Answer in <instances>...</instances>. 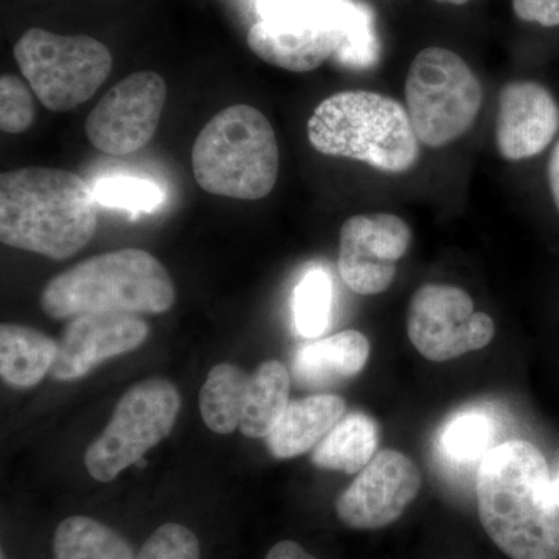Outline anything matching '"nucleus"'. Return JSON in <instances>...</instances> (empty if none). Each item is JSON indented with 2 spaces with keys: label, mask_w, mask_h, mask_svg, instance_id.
Here are the masks:
<instances>
[{
  "label": "nucleus",
  "mask_w": 559,
  "mask_h": 559,
  "mask_svg": "<svg viewBox=\"0 0 559 559\" xmlns=\"http://www.w3.org/2000/svg\"><path fill=\"white\" fill-rule=\"evenodd\" d=\"M543 452L510 440L481 459L477 507L489 539L511 559H559V507Z\"/></svg>",
  "instance_id": "f257e3e1"
},
{
  "label": "nucleus",
  "mask_w": 559,
  "mask_h": 559,
  "mask_svg": "<svg viewBox=\"0 0 559 559\" xmlns=\"http://www.w3.org/2000/svg\"><path fill=\"white\" fill-rule=\"evenodd\" d=\"M91 187L72 171L31 167L0 176V241L10 248L68 260L97 230Z\"/></svg>",
  "instance_id": "f03ea898"
},
{
  "label": "nucleus",
  "mask_w": 559,
  "mask_h": 559,
  "mask_svg": "<svg viewBox=\"0 0 559 559\" xmlns=\"http://www.w3.org/2000/svg\"><path fill=\"white\" fill-rule=\"evenodd\" d=\"M175 285L156 257L121 249L76 263L44 286L40 308L55 320L95 312L162 314L171 310Z\"/></svg>",
  "instance_id": "7ed1b4c3"
},
{
  "label": "nucleus",
  "mask_w": 559,
  "mask_h": 559,
  "mask_svg": "<svg viewBox=\"0 0 559 559\" xmlns=\"http://www.w3.org/2000/svg\"><path fill=\"white\" fill-rule=\"evenodd\" d=\"M308 139L319 153L362 162L389 175L409 171L419 159L407 109L377 92L331 95L308 120Z\"/></svg>",
  "instance_id": "20e7f679"
},
{
  "label": "nucleus",
  "mask_w": 559,
  "mask_h": 559,
  "mask_svg": "<svg viewBox=\"0 0 559 559\" xmlns=\"http://www.w3.org/2000/svg\"><path fill=\"white\" fill-rule=\"evenodd\" d=\"M191 165L198 186L207 193L242 201L266 198L280 168L274 128L252 106L223 109L194 140Z\"/></svg>",
  "instance_id": "39448f33"
},
{
  "label": "nucleus",
  "mask_w": 559,
  "mask_h": 559,
  "mask_svg": "<svg viewBox=\"0 0 559 559\" xmlns=\"http://www.w3.org/2000/svg\"><path fill=\"white\" fill-rule=\"evenodd\" d=\"M404 94L415 134L430 148H441L465 135L484 102L476 73L443 47L419 51L407 73Z\"/></svg>",
  "instance_id": "423d86ee"
},
{
  "label": "nucleus",
  "mask_w": 559,
  "mask_h": 559,
  "mask_svg": "<svg viewBox=\"0 0 559 559\" xmlns=\"http://www.w3.org/2000/svg\"><path fill=\"white\" fill-rule=\"evenodd\" d=\"M14 58L36 98L57 112L90 100L112 70V55L100 40L43 28H31L21 36Z\"/></svg>",
  "instance_id": "0eeeda50"
},
{
  "label": "nucleus",
  "mask_w": 559,
  "mask_h": 559,
  "mask_svg": "<svg viewBox=\"0 0 559 559\" xmlns=\"http://www.w3.org/2000/svg\"><path fill=\"white\" fill-rule=\"evenodd\" d=\"M180 411L176 385L162 378L132 385L100 437L87 448L84 463L95 480L108 484L170 436Z\"/></svg>",
  "instance_id": "6e6552de"
},
{
  "label": "nucleus",
  "mask_w": 559,
  "mask_h": 559,
  "mask_svg": "<svg viewBox=\"0 0 559 559\" xmlns=\"http://www.w3.org/2000/svg\"><path fill=\"white\" fill-rule=\"evenodd\" d=\"M495 331L492 319L474 310L469 294L457 286L429 283L412 297L407 334L419 355L433 362L487 347Z\"/></svg>",
  "instance_id": "1a4fd4ad"
},
{
  "label": "nucleus",
  "mask_w": 559,
  "mask_h": 559,
  "mask_svg": "<svg viewBox=\"0 0 559 559\" xmlns=\"http://www.w3.org/2000/svg\"><path fill=\"white\" fill-rule=\"evenodd\" d=\"M165 102L167 83L159 73H131L87 117L84 131L91 145L110 156H127L145 148L159 127Z\"/></svg>",
  "instance_id": "9d476101"
},
{
  "label": "nucleus",
  "mask_w": 559,
  "mask_h": 559,
  "mask_svg": "<svg viewBox=\"0 0 559 559\" xmlns=\"http://www.w3.org/2000/svg\"><path fill=\"white\" fill-rule=\"evenodd\" d=\"M412 241L406 221L392 213L356 215L345 221L340 238L341 277L353 293L377 296L392 286L396 264Z\"/></svg>",
  "instance_id": "9b49d317"
},
{
  "label": "nucleus",
  "mask_w": 559,
  "mask_h": 559,
  "mask_svg": "<svg viewBox=\"0 0 559 559\" xmlns=\"http://www.w3.org/2000/svg\"><path fill=\"white\" fill-rule=\"evenodd\" d=\"M419 489L421 474L414 460L400 451L382 450L337 498L336 514L348 528H384L400 520Z\"/></svg>",
  "instance_id": "f8f14e48"
},
{
  "label": "nucleus",
  "mask_w": 559,
  "mask_h": 559,
  "mask_svg": "<svg viewBox=\"0 0 559 559\" xmlns=\"http://www.w3.org/2000/svg\"><path fill=\"white\" fill-rule=\"evenodd\" d=\"M148 333L145 320L124 312H95L72 319L58 342L51 377L60 381L86 377L103 360L140 347Z\"/></svg>",
  "instance_id": "ddd939ff"
},
{
  "label": "nucleus",
  "mask_w": 559,
  "mask_h": 559,
  "mask_svg": "<svg viewBox=\"0 0 559 559\" xmlns=\"http://www.w3.org/2000/svg\"><path fill=\"white\" fill-rule=\"evenodd\" d=\"M559 130V106L543 84L513 81L499 95L496 142L500 156L520 162L538 156Z\"/></svg>",
  "instance_id": "4468645a"
},
{
  "label": "nucleus",
  "mask_w": 559,
  "mask_h": 559,
  "mask_svg": "<svg viewBox=\"0 0 559 559\" xmlns=\"http://www.w3.org/2000/svg\"><path fill=\"white\" fill-rule=\"evenodd\" d=\"M344 36L320 20L308 0V11L296 20L259 21L248 33L249 49L267 64L305 73L320 68L344 47Z\"/></svg>",
  "instance_id": "2eb2a0df"
},
{
  "label": "nucleus",
  "mask_w": 559,
  "mask_h": 559,
  "mask_svg": "<svg viewBox=\"0 0 559 559\" xmlns=\"http://www.w3.org/2000/svg\"><path fill=\"white\" fill-rule=\"evenodd\" d=\"M370 342L360 331L347 330L297 349L293 378L301 389L334 388L366 367Z\"/></svg>",
  "instance_id": "dca6fc26"
},
{
  "label": "nucleus",
  "mask_w": 559,
  "mask_h": 559,
  "mask_svg": "<svg viewBox=\"0 0 559 559\" xmlns=\"http://www.w3.org/2000/svg\"><path fill=\"white\" fill-rule=\"evenodd\" d=\"M345 411L347 404L336 395H311L290 401L266 437L271 454L275 459L286 460L314 450L341 421Z\"/></svg>",
  "instance_id": "f3484780"
},
{
  "label": "nucleus",
  "mask_w": 559,
  "mask_h": 559,
  "mask_svg": "<svg viewBox=\"0 0 559 559\" xmlns=\"http://www.w3.org/2000/svg\"><path fill=\"white\" fill-rule=\"evenodd\" d=\"M58 342L31 326H0V377L14 389H32L53 367Z\"/></svg>",
  "instance_id": "a211bd4d"
},
{
  "label": "nucleus",
  "mask_w": 559,
  "mask_h": 559,
  "mask_svg": "<svg viewBox=\"0 0 559 559\" xmlns=\"http://www.w3.org/2000/svg\"><path fill=\"white\" fill-rule=\"evenodd\" d=\"M138 549L112 525L87 514H70L51 535V559H135Z\"/></svg>",
  "instance_id": "6ab92c4d"
},
{
  "label": "nucleus",
  "mask_w": 559,
  "mask_h": 559,
  "mask_svg": "<svg viewBox=\"0 0 559 559\" xmlns=\"http://www.w3.org/2000/svg\"><path fill=\"white\" fill-rule=\"evenodd\" d=\"M378 441V423L362 412H353L312 450L311 462L322 469L360 473L377 454Z\"/></svg>",
  "instance_id": "aec40b11"
},
{
  "label": "nucleus",
  "mask_w": 559,
  "mask_h": 559,
  "mask_svg": "<svg viewBox=\"0 0 559 559\" xmlns=\"http://www.w3.org/2000/svg\"><path fill=\"white\" fill-rule=\"evenodd\" d=\"M290 374L278 360H266L249 377L240 429L248 439H266L289 406Z\"/></svg>",
  "instance_id": "412c9836"
},
{
  "label": "nucleus",
  "mask_w": 559,
  "mask_h": 559,
  "mask_svg": "<svg viewBox=\"0 0 559 559\" xmlns=\"http://www.w3.org/2000/svg\"><path fill=\"white\" fill-rule=\"evenodd\" d=\"M310 7L330 27L344 36V47L336 55L345 64L367 68L378 58V40L367 7L355 0H310Z\"/></svg>",
  "instance_id": "4be33fe9"
},
{
  "label": "nucleus",
  "mask_w": 559,
  "mask_h": 559,
  "mask_svg": "<svg viewBox=\"0 0 559 559\" xmlns=\"http://www.w3.org/2000/svg\"><path fill=\"white\" fill-rule=\"evenodd\" d=\"M249 377L234 364H218L210 370L200 395L202 419L210 430L229 436L240 426Z\"/></svg>",
  "instance_id": "5701e85b"
},
{
  "label": "nucleus",
  "mask_w": 559,
  "mask_h": 559,
  "mask_svg": "<svg viewBox=\"0 0 559 559\" xmlns=\"http://www.w3.org/2000/svg\"><path fill=\"white\" fill-rule=\"evenodd\" d=\"M333 282L320 267L308 271L294 290V325L301 337L314 340L330 325Z\"/></svg>",
  "instance_id": "b1692460"
},
{
  "label": "nucleus",
  "mask_w": 559,
  "mask_h": 559,
  "mask_svg": "<svg viewBox=\"0 0 559 559\" xmlns=\"http://www.w3.org/2000/svg\"><path fill=\"white\" fill-rule=\"evenodd\" d=\"M495 423L480 411H463L454 415L441 430L444 454L457 462H476L492 450Z\"/></svg>",
  "instance_id": "393cba45"
},
{
  "label": "nucleus",
  "mask_w": 559,
  "mask_h": 559,
  "mask_svg": "<svg viewBox=\"0 0 559 559\" xmlns=\"http://www.w3.org/2000/svg\"><path fill=\"white\" fill-rule=\"evenodd\" d=\"M135 559H204V546L190 525L167 521L146 536Z\"/></svg>",
  "instance_id": "a878e982"
},
{
  "label": "nucleus",
  "mask_w": 559,
  "mask_h": 559,
  "mask_svg": "<svg viewBox=\"0 0 559 559\" xmlns=\"http://www.w3.org/2000/svg\"><path fill=\"white\" fill-rule=\"evenodd\" d=\"M95 201L114 209L151 212L164 201L159 187L145 179L109 178L95 186Z\"/></svg>",
  "instance_id": "bb28decb"
},
{
  "label": "nucleus",
  "mask_w": 559,
  "mask_h": 559,
  "mask_svg": "<svg viewBox=\"0 0 559 559\" xmlns=\"http://www.w3.org/2000/svg\"><path fill=\"white\" fill-rule=\"evenodd\" d=\"M35 120L32 91L14 75L0 79V128L7 134H22Z\"/></svg>",
  "instance_id": "cd10ccee"
},
{
  "label": "nucleus",
  "mask_w": 559,
  "mask_h": 559,
  "mask_svg": "<svg viewBox=\"0 0 559 559\" xmlns=\"http://www.w3.org/2000/svg\"><path fill=\"white\" fill-rule=\"evenodd\" d=\"M513 10L520 20L543 25V27H558L559 0H513Z\"/></svg>",
  "instance_id": "c85d7f7f"
},
{
  "label": "nucleus",
  "mask_w": 559,
  "mask_h": 559,
  "mask_svg": "<svg viewBox=\"0 0 559 559\" xmlns=\"http://www.w3.org/2000/svg\"><path fill=\"white\" fill-rule=\"evenodd\" d=\"M257 10L260 21H290L307 13L308 0H257Z\"/></svg>",
  "instance_id": "c756f323"
},
{
  "label": "nucleus",
  "mask_w": 559,
  "mask_h": 559,
  "mask_svg": "<svg viewBox=\"0 0 559 559\" xmlns=\"http://www.w3.org/2000/svg\"><path fill=\"white\" fill-rule=\"evenodd\" d=\"M264 559H319L296 540L285 539L274 544Z\"/></svg>",
  "instance_id": "7c9ffc66"
},
{
  "label": "nucleus",
  "mask_w": 559,
  "mask_h": 559,
  "mask_svg": "<svg viewBox=\"0 0 559 559\" xmlns=\"http://www.w3.org/2000/svg\"><path fill=\"white\" fill-rule=\"evenodd\" d=\"M549 183L551 197H554L555 205H557L559 212V142L551 151L549 160Z\"/></svg>",
  "instance_id": "2f4dec72"
},
{
  "label": "nucleus",
  "mask_w": 559,
  "mask_h": 559,
  "mask_svg": "<svg viewBox=\"0 0 559 559\" xmlns=\"http://www.w3.org/2000/svg\"><path fill=\"white\" fill-rule=\"evenodd\" d=\"M551 488H554L555 502H557V506L559 507V476L554 480V487Z\"/></svg>",
  "instance_id": "473e14b6"
},
{
  "label": "nucleus",
  "mask_w": 559,
  "mask_h": 559,
  "mask_svg": "<svg viewBox=\"0 0 559 559\" xmlns=\"http://www.w3.org/2000/svg\"><path fill=\"white\" fill-rule=\"evenodd\" d=\"M436 2L451 3V5H463V3L468 2V0H436Z\"/></svg>",
  "instance_id": "72a5a7b5"
}]
</instances>
